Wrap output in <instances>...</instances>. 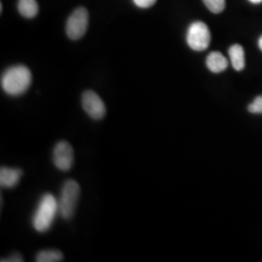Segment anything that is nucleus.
I'll use <instances>...</instances> for the list:
<instances>
[{"instance_id":"1","label":"nucleus","mask_w":262,"mask_h":262,"mask_svg":"<svg viewBox=\"0 0 262 262\" xmlns=\"http://www.w3.org/2000/svg\"><path fill=\"white\" fill-rule=\"evenodd\" d=\"M32 81V75L27 66H15L8 68L1 78L2 90L11 96L25 94Z\"/></svg>"},{"instance_id":"2","label":"nucleus","mask_w":262,"mask_h":262,"mask_svg":"<svg viewBox=\"0 0 262 262\" xmlns=\"http://www.w3.org/2000/svg\"><path fill=\"white\" fill-rule=\"evenodd\" d=\"M58 215L57 199L51 193L41 197L32 217L33 228L39 233H45L52 227Z\"/></svg>"},{"instance_id":"3","label":"nucleus","mask_w":262,"mask_h":262,"mask_svg":"<svg viewBox=\"0 0 262 262\" xmlns=\"http://www.w3.org/2000/svg\"><path fill=\"white\" fill-rule=\"evenodd\" d=\"M80 197V186L74 180H67L60 189L57 199L58 215L64 220H70L75 214Z\"/></svg>"},{"instance_id":"4","label":"nucleus","mask_w":262,"mask_h":262,"mask_svg":"<svg viewBox=\"0 0 262 262\" xmlns=\"http://www.w3.org/2000/svg\"><path fill=\"white\" fill-rule=\"evenodd\" d=\"M187 42L193 51L201 52L206 50L211 42V33L206 24L202 21L192 23L187 29Z\"/></svg>"},{"instance_id":"5","label":"nucleus","mask_w":262,"mask_h":262,"mask_svg":"<svg viewBox=\"0 0 262 262\" xmlns=\"http://www.w3.org/2000/svg\"><path fill=\"white\" fill-rule=\"evenodd\" d=\"M89 26V13L84 7H79L70 15L66 24V33L72 40L83 37Z\"/></svg>"},{"instance_id":"6","label":"nucleus","mask_w":262,"mask_h":262,"mask_svg":"<svg viewBox=\"0 0 262 262\" xmlns=\"http://www.w3.org/2000/svg\"><path fill=\"white\" fill-rule=\"evenodd\" d=\"M53 162L56 168L63 172L69 171L73 166L74 151L67 141L56 143L53 150Z\"/></svg>"},{"instance_id":"7","label":"nucleus","mask_w":262,"mask_h":262,"mask_svg":"<svg viewBox=\"0 0 262 262\" xmlns=\"http://www.w3.org/2000/svg\"><path fill=\"white\" fill-rule=\"evenodd\" d=\"M82 106L93 120H101L106 115V106L99 95L93 91H86L82 96Z\"/></svg>"},{"instance_id":"8","label":"nucleus","mask_w":262,"mask_h":262,"mask_svg":"<svg viewBox=\"0 0 262 262\" xmlns=\"http://www.w3.org/2000/svg\"><path fill=\"white\" fill-rule=\"evenodd\" d=\"M23 171L18 168L1 167L0 169V185L5 188H13L19 184Z\"/></svg>"},{"instance_id":"9","label":"nucleus","mask_w":262,"mask_h":262,"mask_svg":"<svg viewBox=\"0 0 262 262\" xmlns=\"http://www.w3.org/2000/svg\"><path fill=\"white\" fill-rule=\"evenodd\" d=\"M206 66L211 72L221 73L228 67V60L222 53L212 52L207 56Z\"/></svg>"},{"instance_id":"10","label":"nucleus","mask_w":262,"mask_h":262,"mask_svg":"<svg viewBox=\"0 0 262 262\" xmlns=\"http://www.w3.org/2000/svg\"><path fill=\"white\" fill-rule=\"evenodd\" d=\"M231 64L236 71H242L245 68V52L241 45L234 44L228 50Z\"/></svg>"},{"instance_id":"11","label":"nucleus","mask_w":262,"mask_h":262,"mask_svg":"<svg viewBox=\"0 0 262 262\" xmlns=\"http://www.w3.org/2000/svg\"><path fill=\"white\" fill-rule=\"evenodd\" d=\"M18 10L25 18L32 19L38 14V4L36 0H19Z\"/></svg>"},{"instance_id":"12","label":"nucleus","mask_w":262,"mask_h":262,"mask_svg":"<svg viewBox=\"0 0 262 262\" xmlns=\"http://www.w3.org/2000/svg\"><path fill=\"white\" fill-rule=\"evenodd\" d=\"M63 259V254L57 250H43L35 256L37 262H58Z\"/></svg>"},{"instance_id":"13","label":"nucleus","mask_w":262,"mask_h":262,"mask_svg":"<svg viewBox=\"0 0 262 262\" xmlns=\"http://www.w3.org/2000/svg\"><path fill=\"white\" fill-rule=\"evenodd\" d=\"M207 8L214 14L222 13L225 8V0H203Z\"/></svg>"},{"instance_id":"14","label":"nucleus","mask_w":262,"mask_h":262,"mask_svg":"<svg viewBox=\"0 0 262 262\" xmlns=\"http://www.w3.org/2000/svg\"><path fill=\"white\" fill-rule=\"evenodd\" d=\"M248 110L249 112L255 115L262 114V95H258L257 97H255L253 102L249 105Z\"/></svg>"},{"instance_id":"15","label":"nucleus","mask_w":262,"mask_h":262,"mask_svg":"<svg viewBox=\"0 0 262 262\" xmlns=\"http://www.w3.org/2000/svg\"><path fill=\"white\" fill-rule=\"evenodd\" d=\"M133 2L139 8H149L157 2V0H133Z\"/></svg>"},{"instance_id":"16","label":"nucleus","mask_w":262,"mask_h":262,"mask_svg":"<svg viewBox=\"0 0 262 262\" xmlns=\"http://www.w3.org/2000/svg\"><path fill=\"white\" fill-rule=\"evenodd\" d=\"M2 262H21L24 261L23 256L19 254V253H14L12 255H10L9 257L7 258H2L1 259Z\"/></svg>"},{"instance_id":"17","label":"nucleus","mask_w":262,"mask_h":262,"mask_svg":"<svg viewBox=\"0 0 262 262\" xmlns=\"http://www.w3.org/2000/svg\"><path fill=\"white\" fill-rule=\"evenodd\" d=\"M251 3H253V4H259V3H261L262 0H249Z\"/></svg>"},{"instance_id":"18","label":"nucleus","mask_w":262,"mask_h":262,"mask_svg":"<svg viewBox=\"0 0 262 262\" xmlns=\"http://www.w3.org/2000/svg\"><path fill=\"white\" fill-rule=\"evenodd\" d=\"M258 47H259V49L261 50L262 52V36L259 38V40H258Z\"/></svg>"}]
</instances>
